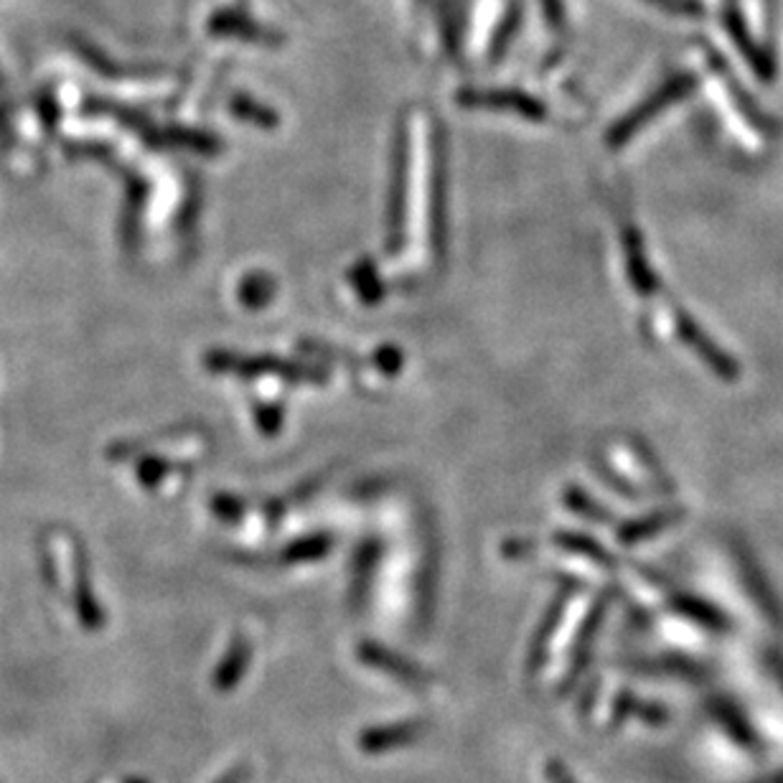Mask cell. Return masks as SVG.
<instances>
[{
    "instance_id": "2",
    "label": "cell",
    "mask_w": 783,
    "mask_h": 783,
    "mask_svg": "<svg viewBox=\"0 0 783 783\" xmlns=\"http://www.w3.org/2000/svg\"><path fill=\"white\" fill-rule=\"evenodd\" d=\"M726 29L730 33V39L736 41V46L740 49V54L745 56V62L753 66V72L758 77L771 82L776 77V62H773V56L769 49H765L761 41H755V36L748 29L745 15L738 11V8H728L726 13Z\"/></svg>"
},
{
    "instance_id": "7",
    "label": "cell",
    "mask_w": 783,
    "mask_h": 783,
    "mask_svg": "<svg viewBox=\"0 0 783 783\" xmlns=\"http://www.w3.org/2000/svg\"><path fill=\"white\" fill-rule=\"evenodd\" d=\"M519 21H521V11H519V6H514L511 11L507 13V19L501 21V29L494 33L491 59H501L504 52H507L514 36H517V31H519Z\"/></svg>"
},
{
    "instance_id": "6",
    "label": "cell",
    "mask_w": 783,
    "mask_h": 783,
    "mask_svg": "<svg viewBox=\"0 0 783 783\" xmlns=\"http://www.w3.org/2000/svg\"><path fill=\"white\" fill-rule=\"evenodd\" d=\"M417 728L415 726H394V728H382V730H372V732H367L364 743L367 751H387V748H392V745H400V743H408V740H412V736H415Z\"/></svg>"
},
{
    "instance_id": "4",
    "label": "cell",
    "mask_w": 783,
    "mask_h": 783,
    "mask_svg": "<svg viewBox=\"0 0 783 783\" xmlns=\"http://www.w3.org/2000/svg\"><path fill=\"white\" fill-rule=\"evenodd\" d=\"M458 99L468 107H491V109H511V113H519L525 117H532V120H540L544 117V107L532 99L525 92H514V89H496V92H461Z\"/></svg>"
},
{
    "instance_id": "3",
    "label": "cell",
    "mask_w": 783,
    "mask_h": 783,
    "mask_svg": "<svg viewBox=\"0 0 783 783\" xmlns=\"http://www.w3.org/2000/svg\"><path fill=\"white\" fill-rule=\"evenodd\" d=\"M679 331H681V339H685L689 347H692L697 353H700L702 361L707 367L712 369L715 374H718L720 379H726V382H736V379L740 377V369L736 361H732L726 351H722L718 343H715L710 336H707L700 326H697L695 321H689L687 316H681V321H679Z\"/></svg>"
},
{
    "instance_id": "1",
    "label": "cell",
    "mask_w": 783,
    "mask_h": 783,
    "mask_svg": "<svg viewBox=\"0 0 783 783\" xmlns=\"http://www.w3.org/2000/svg\"><path fill=\"white\" fill-rule=\"evenodd\" d=\"M695 77L692 74H677V77H671L669 82H664L659 89L652 92L642 105L636 109H631V113L623 117V120L616 125V128L611 130L609 142L611 146H621V142H626L628 138H634L638 130L644 128L648 120H654L656 115H662L664 109L669 105L679 103V99H685L689 92L695 89Z\"/></svg>"
},
{
    "instance_id": "8",
    "label": "cell",
    "mask_w": 783,
    "mask_h": 783,
    "mask_svg": "<svg viewBox=\"0 0 783 783\" xmlns=\"http://www.w3.org/2000/svg\"><path fill=\"white\" fill-rule=\"evenodd\" d=\"M232 109H234V113H237V115L250 117V120H257V123H263V125H273V123H275V115L271 113V109L260 107V105H255V103H250V99H244V97L234 99Z\"/></svg>"
},
{
    "instance_id": "9",
    "label": "cell",
    "mask_w": 783,
    "mask_h": 783,
    "mask_svg": "<svg viewBox=\"0 0 783 783\" xmlns=\"http://www.w3.org/2000/svg\"><path fill=\"white\" fill-rule=\"evenodd\" d=\"M652 3L667 8V11H671V13H687V15L702 13L700 0H652Z\"/></svg>"
},
{
    "instance_id": "10",
    "label": "cell",
    "mask_w": 783,
    "mask_h": 783,
    "mask_svg": "<svg viewBox=\"0 0 783 783\" xmlns=\"http://www.w3.org/2000/svg\"><path fill=\"white\" fill-rule=\"evenodd\" d=\"M542 11H544L547 23H550V29H560L562 21H565V8H562V0H542Z\"/></svg>"
},
{
    "instance_id": "5",
    "label": "cell",
    "mask_w": 783,
    "mask_h": 783,
    "mask_svg": "<svg viewBox=\"0 0 783 783\" xmlns=\"http://www.w3.org/2000/svg\"><path fill=\"white\" fill-rule=\"evenodd\" d=\"M209 31L219 33V36H240V39H252V41H265V44L281 41V36H277V33L267 31L263 27H257V23L250 21L247 15L234 13V11L216 13L214 19L209 21Z\"/></svg>"
}]
</instances>
